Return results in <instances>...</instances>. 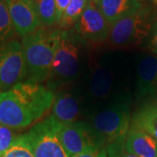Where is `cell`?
I'll list each match as a JSON object with an SVG mask.
<instances>
[{"mask_svg":"<svg viewBox=\"0 0 157 157\" xmlns=\"http://www.w3.org/2000/svg\"><path fill=\"white\" fill-rule=\"evenodd\" d=\"M27 78L38 83L46 82L54 59L57 45V29L40 27L22 38Z\"/></svg>","mask_w":157,"mask_h":157,"instance_id":"obj_3","label":"cell"},{"mask_svg":"<svg viewBox=\"0 0 157 157\" xmlns=\"http://www.w3.org/2000/svg\"><path fill=\"white\" fill-rule=\"evenodd\" d=\"M130 127L146 132L157 140V98L147 101L136 111Z\"/></svg>","mask_w":157,"mask_h":157,"instance_id":"obj_16","label":"cell"},{"mask_svg":"<svg viewBox=\"0 0 157 157\" xmlns=\"http://www.w3.org/2000/svg\"><path fill=\"white\" fill-rule=\"evenodd\" d=\"M131 113L125 99H114L97 108L91 115L89 123L110 145L124 140L131 126Z\"/></svg>","mask_w":157,"mask_h":157,"instance_id":"obj_4","label":"cell"},{"mask_svg":"<svg viewBox=\"0 0 157 157\" xmlns=\"http://www.w3.org/2000/svg\"><path fill=\"white\" fill-rule=\"evenodd\" d=\"M89 0H71L67 7L63 11L58 28L63 30L73 29L74 25L84 12Z\"/></svg>","mask_w":157,"mask_h":157,"instance_id":"obj_18","label":"cell"},{"mask_svg":"<svg viewBox=\"0 0 157 157\" xmlns=\"http://www.w3.org/2000/svg\"><path fill=\"white\" fill-rule=\"evenodd\" d=\"M86 41L73 29L57 28L54 59L46 86L52 91L70 84L83 73L87 65Z\"/></svg>","mask_w":157,"mask_h":157,"instance_id":"obj_2","label":"cell"},{"mask_svg":"<svg viewBox=\"0 0 157 157\" xmlns=\"http://www.w3.org/2000/svg\"><path fill=\"white\" fill-rule=\"evenodd\" d=\"M55 2H56L57 8H58V11H59V17H61L63 11H65V9L67 7L69 3L71 2V0H55Z\"/></svg>","mask_w":157,"mask_h":157,"instance_id":"obj_25","label":"cell"},{"mask_svg":"<svg viewBox=\"0 0 157 157\" xmlns=\"http://www.w3.org/2000/svg\"><path fill=\"white\" fill-rule=\"evenodd\" d=\"M39 18L40 27L51 28L58 25L60 17L55 0H32Z\"/></svg>","mask_w":157,"mask_h":157,"instance_id":"obj_17","label":"cell"},{"mask_svg":"<svg viewBox=\"0 0 157 157\" xmlns=\"http://www.w3.org/2000/svg\"><path fill=\"white\" fill-rule=\"evenodd\" d=\"M2 157H34L24 135H17L10 148Z\"/></svg>","mask_w":157,"mask_h":157,"instance_id":"obj_20","label":"cell"},{"mask_svg":"<svg viewBox=\"0 0 157 157\" xmlns=\"http://www.w3.org/2000/svg\"><path fill=\"white\" fill-rule=\"evenodd\" d=\"M27 78L22 44L15 39L0 44V93Z\"/></svg>","mask_w":157,"mask_h":157,"instance_id":"obj_8","label":"cell"},{"mask_svg":"<svg viewBox=\"0 0 157 157\" xmlns=\"http://www.w3.org/2000/svg\"><path fill=\"white\" fill-rule=\"evenodd\" d=\"M123 150L138 157H157V140L146 132L130 127Z\"/></svg>","mask_w":157,"mask_h":157,"instance_id":"obj_14","label":"cell"},{"mask_svg":"<svg viewBox=\"0 0 157 157\" xmlns=\"http://www.w3.org/2000/svg\"><path fill=\"white\" fill-rule=\"evenodd\" d=\"M72 157H108V153H107V147H102L93 151L86 152L82 153L77 155H74Z\"/></svg>","mask_w":157,"mask_h":157,"instance_id":"obj_23","label":"cell"},{"mask_svg":"<svg viewBox=\"0 0 157 157\" xmlns=\"http://www.w3.org/2000/svg\"><path fill=\"white\" fill-rule=\"evenodd\" d=\"M121 157H138V156L134 155H131V154H128V153L125 152L123 149H122L121 152Z\"/></svg>","mask_w":157,"mask_h":157,"instance_id":"obj_26","label":"cell"},{"mask_svg":"<svg viewBox=\"0 0 157 157\" xmlns=\"http://www.w3.org/2000/svg\"><path fill=\"white\" fill-rule=\"evenodd\" d=\"M117 86L118 76L111 65L96 63L88 78L90 98L97 101H111L117 99Z\"/></svg>","mask_w":157,"mask_h":157,"instance_id":"obj_10","label":"cell"},{"mask_svg":"<svg viewBox=\"0 0 157 157\" xmlns=\"http://www.w3.org/2000/svg\"><path fill=\"white\" fill-rule=\"evenodd\" d=\"M17 136L13 129L0 124V157L3 156L10 148Z\"/></svg>","mask_w":157,"mask_h":157,"instance_id":"obj_21","label":"cell"},{"mask_svg":"<svg viewBox=\"0 0 157 157\" xmlns=\"http://www.w3.org/2000/svg\"><path fill=\"white\" fill-rule=\"evenodd\" d=\"M157 12L154 6H142L140 11L111 25L107 41L113 47H134L148 39Z\"/></svg>","mask_w":157,"mask_h":157,"instance_id":"obj_5","label":"cell"},{"mask_svg":"<svg viewBox=\"0 0 157 157\" xmlns=\"http://www.w3.org/2000/svg\"><path fill=\"white\" fill-rule=\"evenodd\" d=\"M93 1H94V2H95V3H98V2H99V1H100V0H93Z\"/></svg>","mask_w":157,"mask_h":157,"instance_id":"obj_28","label":"cell"},{"mask_svg":"<svg viewBox=\"0 0 157 157\" xmlns=\"http://www.w3.org/2000/svg\"><path fill=\"white\" fill-rule=\"evenodd\" d=\"M96 4L110 25L134 15L143 6L139 0H100Z\"/></svg>","mask_w":157,"mask_h":157,"instance_id":"obj_15","label":"cell"},{"mask_svg":"<svg viewBox=\"0 0 157 157\" xmlns=\"http://www.w3.org/2000/svg\"><path fill=\"white\" fill-rule=\"evenodd\" d=\"M83 105L80 99L69 92H59L54 97L52 116L60 123L79 121L83 115Z\"/></svg>","mask_w":157,"mask_h":157,"instance_id":"obj_13","label":"cell"},{"mask_svg":"<svg viewBox=\"0 0 157 157\" xmlns=\"http://www.w3.org/2000/svg\"><path fill=\"white\" fill-rule=\"evenodd\" d=\"M57 135L70 157L106 147V140L87 121L57 124Z\"/></svg>","mask_w":157,"mask_h":157,"instance_id":"obj_6","label":"cell"},{"mask_svg":"<svg viewBox=\"0 0 157 157\" xmlns=\"http://www.w3.org/2000/svg\"><path fill=\"white\" fill-rule=\"evenodd\" d=\"M140 2H148V1H153V2H157V0H139Z\"/></svg>","mask_w":157,"mask_h":157,"instance_id":"obj_27","label":"cell"},{"mask_svg":"<svg viewBox=\"0 0 157 157\" xmlns=\"http://www.w3.org/2000/svg\"><path fill=\"white\" fill-rule=\"evenodd\" d=\"M147 41V46L149 50L157 56V19L154 24V26L152 28L150 35L148 37Z\"/></svg>","mask_w":157,"mask_h":157,"instance_id":"obj_22","label":"cell"},{"mask_svg":"<svg viewBox=\"0 0 157 157\" xmlns=\"http://www.w3.org/2000/svg\"><path fill=\"white\" fill-rule=\"evenodd\" d=\"M15 34L6 0H0V44L13 39Z\"/></svg>","mask_w":157,"mask_h":157,"instance_id":"obj_19","label":"cell"},{"mask_svg":"<svg viewBox=\"0 0 157 157\" xmlns=\"http://www.w3.org/2000/svg\"><path fill=\"white\" fill-rule=\"evenodd\" d=\"M123 149V145L119 143H113L107 147L108 157H121V152Z\"/></svg>","mask_w":157,"mask_h":157,"instance_id":"obj_24","label":"cell"},{"mask_svg":"<svg viewBox=\"0 0 157 157\" xmlns=\"http://www.w3.org/2000/svg\"><path fill=\"white\" fill-rule=\"evenodd\" d=\"M12 25L19 37H25L40 28L32 0H6Z\"/></svg>","mask_w":157,"mask_h":157,"instance_id":"obj_11","label":"cell"},{"mask_svg":"<svg viewBox=\"0 0 157 157\" xmlns=\"http://www.w3.org/2000/svg\"><path fill=\"white\" fill-rule=\"evenodd\" d=\"M57 124L58 121L50 115L24 134L34 157H70L58 137Z\"/></svg>","mask_w":157,"mask_h":157,"instance_id":"obj_7","label":"cell"},{"mask_svg":"<svg viewBox=\"0 0 157 157\" xmlns=\"http://www.w3.org/2000/svg\"><path fill=\"white\" fill-rule=\"evenodd\" d=\"M135 95L136 100L157 96V56L145 54L137 63Z\"/></svg>","mask_w":157,"mask_h":157,"instance_id":"obj_12","label":"cell"},{"mask_svg":"<svg viewBox=\"0 0 157 157\" xmlns=\"http://www.w3.org/2000/svg\"><path fill=\"white\" fill-rule=\"evenodd\" d=\"M54 97L47 86L25 79L0 93V124L11 129L33 126L49 112Z\"/></svg>","mask_w":157,"mask_h":157,"instance_id":"obj_1","label":"cell"},{"mask_svg":"<svg viewBox=\"0 0 157 157\" xmlns=\"http://www.w3.org/2000/svg\"><path fill=\"white\" fill-rule=\"evenodd\" d=\"M110 23L101 13L94 1L89 0L84 12L73 26V30L86 42L103 43L107 41Z\"/></svg>","mask_w":157,"mask_h":157,"instance_id":"obj_9","label":"cell"}]
</instances>
